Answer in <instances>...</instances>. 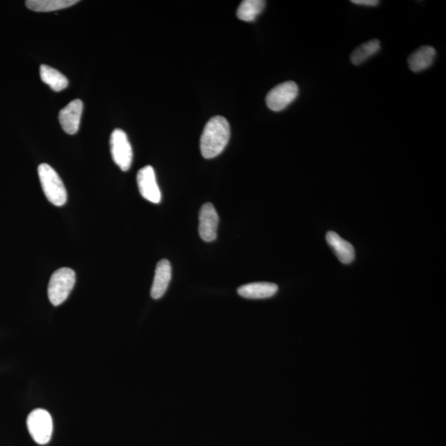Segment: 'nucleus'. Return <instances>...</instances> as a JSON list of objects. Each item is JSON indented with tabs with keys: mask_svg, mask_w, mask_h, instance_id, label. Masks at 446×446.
<instances>
[{
	"mask_svg": "<svg viewBox=\"0 0 446 446\" xmlns=\"http://www.w3.org/2000/svg\"><path fill=\"white\" fill-rule=\"evenodd\" d=\"M381 49L380 41L374 39L363 43L357 48L351 55V60L355 66L364 63L367 60L377 54Z\"/></svg>",
	"mask_w": 446,
	"mask_h": 446,
	"instance_id": "17",
	"label": "nucleus"
},
{
	"mask_svg": "<svg viewBox=\"0 0 446 446\" xmlns=\"http://www.w3.org/2000/svg\"><path fill=\"white\" fill-rule=\"evenodd\" d=\"M83 112V103L80 100H74L60 111L59 122L65 132L69 135L76 134L80 127Z\"/></svg>",
	"mask_w": 446,
	"mask_h": 446,
	"instance_id": "9",
	"label": "nucleus"
},
{
	"mask_svg": "<svg viewBox=\"0 0 446 446\" xmlns=\"http://www.w3.org/2000/svg\"><path fill=\"white\" fill-rule=\"evenodd\" d=\"M351 3L357 4V6L375 7L379 6L380 2L377 0H352Z\"/></svg>",
	"mask_w": 446,
	"mask_h": 446,
	"instance_id": "18",
	"label": "nucleus"
},
{
	"mask_svg": "<svg viewBox=\"0 0 446 446\" xmlns=\"http://www.w3.org/2000/svg\"><path fill=\"white\" fill-rule=\"evenodd\" d=\"M326 238L330 248L342 263L351 264L355 259V249L353 245L342 239L336 232H327Z\"/></svg>",
	"mask_w": 446,
	"mask_h": 446,
	"instance_id": "12",
	"label": "nucleus"
},
{
	"mask_svg": "<svg viewBox=\"0 0 446 446\" xmlns=\"http://www.w3.org/2000/svg\"><path fill=\"white\" fill-rule=\"evenodd\" d=\"M171 281V266L169 260L161 259L158 262L154 281L151 290L152 299H159L165 294Z\"/></svg>",
	"mask_w": 446,
	"mask_h": 446,
	"instance_id": "10",
	"label": "nucleus"
},
{
	"mask_svg": "<svg viewBox=\"0 0 446 446\" xmlns=\"http://www.w3.org/2000/svg\"><path fill=\"white\" fill-rule=\"evenodd\" d=\"M137 181L139 191L144 198L153 203L161 202V190L157 184L155 170L152 166L147 165L139 170Z\"/></svg>",
	"mask_w": 446,
	"mask_h": 446,
	"instance_id": "7",
	"label": "nucleus"
},
{
	"mask_svg": "<svg viewBox=\"0 0 446 446\" xmlns=\"http://www.w3.org/2000/svg\"><path fill=\"white\" fill-rule=\"evenodd\" d=\"M77 0H27L26 6L35 12H52L74 6Z\"/></svg>",
	"mask_w": 446,
	"mask_h": 446,
	"instance_id": "15",
	"label": "nucleus"
},
{
	"mask_svg": "<svg viewBox=\"0 0 446 446\" xmlns=\"http://www.w3.org/2000/svg\"><path fill=\"white\" fill-rule=\"evenodd\" d=\"M76 283V273L69 268H60L53 273L48 285V297L54 306L67 299Z\"/></svg>",
	"mask_w": 446,
	"mask_h": 446,
	"instance_id": "3",
	"label": "nucleus"
},
{
	"mask_svg": "<svg viewBox=\"0 0 446 446\" xmlns=\"http://www.w3.org/2000/svg\"><path fill=\"white\" fill-rule=\"evenodd\" d=\"M299 95V86L294 81H287L273 88L266 96V104L269 109L280 112L285 109Z\"/></svg>",
	"mask_w": 446,
	"mask_h": 446,
	"instance_id": "6",
	"label": "nucleus"
},
{
	"mask_svg": "<svg viewBox=\"0 0 446 446\" xmlns=\"http://www.w3.org/2000/svg\"><path fill=\"white\" fill-rule=\"evenodd\" d=\"M218 223L219 217L215 206L211 203L203 204L199 212L198 231L204 241L211 243L217 238Z\"/></svg>",
	"mask_w": 446,
	"mask_h": 446,
	"instance_id": "8",
	"label": "nucleus"
},
{
	"mask_svg": "<svg viewBox=\"0 0 446 446\" xmlns=\"http://www.w3.org/2000/svg\"><path fill=\"white\" fill-rule=\"evenodd\" d=\"M39 175L46 198L55 206H63L67 201V192L62 179L52 166L41 164Z\"/></svg>",
	"mask_w": 446,
	"mask_h": 446,
	"instance_id": "2",
	"label": "nucleus"
},
{
	"mask_svg": "<svg viewBox=\"0 0 446 446\" xmlns=\"http://www.w3.org/2000/svg\"><path fill=\"white\" fill-rule=\"evenodd\" d=\"M27 429L36 443L46 445L52 438L53 431V418L44 409H35L27 419Z\"/></svg>",
	"mask_w": 446,
	"mask_h": 446,
	"instance_id": "4",
	"label": "nucleus"
},
{
	"mask_svg": "<svg viewBox=\"0 0 446 446\" xmlns=\"http://www.w3.org/2000/svg\"><path fill=\"white\" fill-rule=\"evenodd\" d=\"M266 1L262 0H244L241 2L236 12L239 20L245 22H253L264 11Z\"/></svg>",
	"mask_w": 446,
	"mask_h": 446,
	"instance_id": "16",
	"label": "nucleus"
},
{
	"mask_svg": "<svg viewBox=\"0 0 446 446\" xmlns=\"http://www.w3.org/2000/svg\"><path fill=\"white\" fill-rule=\"evenodd\" d=\"M230 134L229 121L222 116H215L209 120L201 139L202 156L206 159L219 156L229 142Z\"/></svg>",
	"mask_w": 446,
	"mask_h": 446,
	"instance_id": "1",
	"label": "nucleus"
},
{
	"mask_svg": "<svg viewBox=\"0 0 446 446\" xmlns=\"http://www.w3.org/2000/svg\"><path fill=\"white\" fill-rule=\"evenodd\" d=\"M278 288L272 283H252L239 288L238 292L241 297L249 299H269L276 295Z\"/></svg>",
	"mask_w": 446,
	"mask_h": 446,
	"instance_id": "11",
	"label": "nucleus"
},
{
	"mask_svg": "<svg viewBox=\"0 0 446 446\" xmlns=\"http://www.w3.org/2000/svg\"><path fill=\"white\" fill-rule=\"evenodd\" d=\"M41 81L49 86L54 91H62L68 86L67 78L53 67L41 65L40 67Z\"/></svg>",
	"mask_w": 446,
	"mask_h": 446,
	"instance_id": "14",
	"label": "nucleus"
},
{
	"mask_svg": "<svg viewBox=\"0 0 446 446\" xmlns=\"http://www.w3.org/2000/svg\"><path fill=\"white\" fill-rule=\"evenodd\" d=\"M112 157L121 170L127 171L133 162V149L126 133L121 129H115L110 137Z\"/></svg>",
	"mask_w": 446,
	"mask_h": 446,
	"instance_id": "5",
	"label": "nucleus"
},
{
	"mask_svg": "<svg viewBox=\"0 0 446 446\" xmlns=\"http://www.w3.org/2000/svg\"><path fill=\"white\" fill-rule=\"evenodd\" d=\"M435 55V50L432 46H421L409 57L407 60L409 68L416 73L424 72L433 64Z\"/></svg>",
	"mask_w": 446,
	"mask_h": 446,
	"instance_id": "13",
	"label": "nucleus"
}]
</instances>
